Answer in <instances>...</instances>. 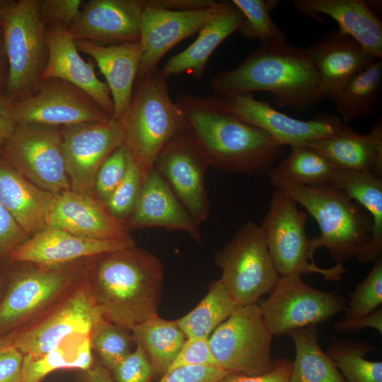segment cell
I'll return each instance as SVG.
<instances>
[{
    "label": "cell",
    "instance_id": "cell-29",
    "mask_svg": "<svg viewBox=\"0 0 382 382\" xmlns=\"http://www.w3.org/2000/svg\"><path fill=\"white\" fill-rule=\"evenodd\" d=\"M337 168L382 177V120L378 118L369 132L343 133L309 142Z\"/></svg>",
    "mask_w": 382,
    "mask_h": 382
},
{
    "label": "cell",
    "instance_id": "cell-35",
    "mask_svg": "<svg viewBox=\"0 0 382 382\" xmlns=\"http://www.w3.org/2000/svg\"><path fill=\"white\" fill-rule=\"evenodd\" d=\"M236 306L222 282L215 280L209 284L202 300L191 311L175 321L187 338H209Z\"/></svg>",
    "mask_w": 382,
    "mask_h": 382
},
{
    "label": "cell",
    "instance_id": "cell-19",
    "mask_svg": "<svg viewBox=\"0 0 382 382\" xmlns=\"http://www.w3.org/2000/svg\"><path fill=\"white\" fill-rule=\"evenodd\" d=\"M142 0H91L68 30L74 40L103 45L139 42Z\"/></svg>",
    "mask_w": 382,
    "mask_h": 382
},
{
    "label": "cell",
    "instance_id": "cell-23",
    "mask_svg": "<svg viewBox=\"0 0 382 382\" xmlns=\"http://www.w3.org/2000/svg\"><path fill=\"white\" fill-rule=\"evenodd\" d=\"M47 62L42 79L55 78L69 82L91 96L111 117L114 103L107 83L97 77L94 65L83 60L68 30L46 28Z\"/></svg>",
    "mask_w": 382,
    "mask_h": 382
},
{
    "label": "cell",
    "instance_id": "cell-25",
    "mask_svg": "<svg viewBox=\"0 0 382 382\" xmlns=\"http://www.w3.org/2000/svg\"><path fill=\"white\" fill-rule=\"evenodd\" d=\"M301 14L323 22L330 16L338 29L355 39L375 58H382V23L364 0H293Z\"/></svg>",
    "mask_w": 382,
    "mask_h": 382
},
{
    "label": "cell",
    "instance_id": "cell-6",
    "mask_svg": "<svg viewBox=\"0 0 382 382\" xmlns=\"http://www.w3.org/2000/svg\"><path fill=\"white\" fill-rule=\"evenodd\" d=\"M40 2L13 1L0 17L8 64L4 92L11 104L35 93L47 65L46 28L40 16Z\"/></svg>",
    "mask_w": 382,
    "mask_h": 382
},
{
    "label": "cell",
    "instance_id": "cell-28",
    "mask_svg": "<svg viewBox=\"0 0 382 382\" xmlns=\"http://www.w3.org/2000/svg\"><path fill=\"white\" fill-rule=\"evenodd\" d=\"M76 44L79 51L93 58L105 76L114 103L112 118L117 120L129 106L138 76L139 42L103 45L77 40Z\"/></svg>",
    "mask_w": 382,
    "mask_h": 382
},
{
    "label": "cell",
    "instance_id": "cell-49",
    "mask_svg": "<svg viewBox=\"0 0 382 382\" xmlns=\"http://www.w3.org/2000/svg\"><path fill=\"white\" fill-rule=\"evenodd\" d=\"M334 328L340 332H357L364 328H371L380 334L382 333V308L378 307L374 311L364 316L351 320L341 319L336 321Z\"/></svg>",
    "mask_w": 382,
    "mask_h": 382
},
{
    "label": "cell",
    "instance_id": "cell-21",
    "mask_svg": "<svg viewBox=\"0 0 382 382\" xmlns=\"http://www.w3.org/2000/svg\"><path fill=\"white\" fill-rule=\"evenodd\" d=\"M306 49L318 73L322 95L328 99L378 59L339 29Z\"/></svg>",
    "mask_w": 382,
    "mask_h": 382
},
{
    "label": "cell",
    "instance_id": "cell-22",
    "mask_svg": "<svg viewBox=\"0 0 382 382\" xmlns=\"http://www.w3.org/2000/svg\"><path fill=\"white\" fill-rule=\"evenodd\" d=\"M47 228L92 239L132 238L123 224L95 196L71 190L56 195L48 216Z\"/></svg>",
    "mask_w": 382,
    "mask_h": 382
},
{
    "label": "cell",
    "instance_id": "cell-30",
    "mask_svg": "<svg viewBox=\"0 0 382 382\" xmlns=\"http://www.w3.org/2000/svg\"><path fill=\"white\" fill-rule=\"evenodd\" d=\"M330 185L346 192L370 215L371 239L356 260L374 262L382 256V177L337 168Z\"/></svg>",
    "mask_w": 382,
    "mask_h": 382
},
{
    "label": "cell",
    "instance_id": "cell-26",
    "mask_svg": "<svg viewBox=\"0 0 382 382\" xmlns=\"http://www.w3.org/2000/svg\"><path fill=\"white\" fill-rule=\"evenodd\" d=\"M244 21L241 11L230 1H220L216 12L199 31L196 40L182 52L172 56L160 70L167 79L187 74L203 78L212 54L229 35L238 31Z\"/></svg>",
    "mask_w": 382,
    "mask_h": 382
},
{
    "label": "cell",
    "instance_id": "cell-24",
    "mask_svg": "<svg viewBox=\"0 0 382 382\" xmlns=\"http://www.w3.org/2000/svg\"><path fill=\"white\" fill-rule=\"evenodd\" d=\"M122 224L128 231L149 227L183 231L202 241L199 225L154 168L144 178L137 204Z\"/></svg>",
    "mask_w": 382,
    "mask_h": 382
},
{
    "label": "cell",
    "instance_id": "cell-12",
    "mask_svg": "<svg viewBox=\"0 0 382 382\" xmlns=\"http://www.w3.org/2000/svg\"><path fill=\"white\" fill-rule=\"evenodd\" d=\"M267 330L279 336L325 322L342 313L345 299L305 283L301 275L279 277L266 299L258 303Z\"/></svg>",
    "mask_w": 382,
    "mask_h": 382
},
{
    "label": "cell",
    "instance_id": "cell-42",
    "mask_svg": "<svg viewBox=\"0 0 382 382\" xmlns=\"http://www.w3.org/2000/svg\"><path fill=\"white\" fill-rule=\"evenodd\" d=\"M131 154L124 144L116 149L99 168L94 185V195L105 204L125 177Z\"/></svg>",
    "mask_w": 382,
    "mask_h": 382
},
{
    "label": "cell",
    "instance_id": "cell-56",
    "mask_svg": "<svg viewBox=\"0 0 382 382\" xmlns=\"http://www.w3.org/2000/svg\"><path fill=\"white\" fill-rule=\"evenodd\" d=\"M12 1L10 0H0V17Z\"/></svg>",
    "mask_w": 382,
    "mask_h": 382
},
{
    "label": "cell",
    "instance_id": "cell-57",
    "mask_svg": "<svg viewBox=\"0 0 382 382\" xmlns=\"http://www.w3.org/2000/svg\"><path fill=\"white\" fill-rule=\"evenodd\" d=\"M1 283H2V277H1V273H0V286L1 285Z\"/></svg>",
    "mask_w": 382,
    "mask_h": 382
},
{
    "label": "cell",
    "instance_id": "cell-10",
    "mask_svg": "<svg viewBox=\"0 0 382 382\" xmlns=\"http://www.w3.org/2000/svg\"><path fill=\"white\" fill-rule=\"evenodd\" d=\"M272 337L257 303L236 306L208 340L220 368L229 373L254 376L267 374L275 366Z\"/></svg>",
    "mask_w": 382,
    "mask_h": 382
},
{
    "label": "cell",
    "instance_id": "cell-51",
    "mask_svg": "<svg viewBox=\"0 0 382 382\" xmlns=\"http://www.w3.org/2000/svg\"><path fill=\"white\" fill-rule=\"evenodd\" d=\"M144 6L172 11H193L208 8L217 1L213 0H142Z\"/></svg>",
    "mask_w": 382,
    "mask_h": 382
},
{
    "label": "cell",
    "instance_id": "cell-40",
    "mask_svg": "<svg viewBox=\"0 0 382 382\" xmlns=\"http://www.w3.org/2000/svg\"><path fill=\"white\" fill-rule=\"evenodd\" d=\"M382 303V256L374 262L366 278L358 283L349 295L343 316L344 320L364 316L374 311Z\"/></svg>",
    "mask_w": 382,
    "mask_h": 382
},
{
    "label": "cell",
    "instance_id": "cell-16",
    "mask_svg": "<svg viewBox=\"0 0 382 382\" xmlns=\"http://www.w3.org/2000/svg\"><path fill=\"white\" fill-rule=\"evenodd\" d=\"M62 151L71 190L94 195L97 173L106 158L124 144L117 120L62 127Z\"/></svg>",
    "mask_w": 382,
    "mask_h": 382
},
{
    "label": "cell",
    "instance_id": "cell-14",
    "mask_svg": "<svg viewBox=\"0 0 382 382\" xmlns=\"http://www.w3.org/2000/svg\"><path fill=\"white\" fill-rule=\"evenodd\" d=\"M209 166L210 160L188 125L165 146L154 167L199 225L207 218L210 209L204 183Z\"/></svg>",
    "mask_w": 382,
    "mask_h": 382
},
{
    "label": "cell",
    "instance_id": "cell-31",
    "mask_svg": "<svg viewBox=\"0 0 382 382\" xmlns=\"http://www.w3.org/2000/svg\"><path fill=\"white\" fill-rule=\"evenodd\" d=\"M381 96L382 62L376 59L329 99L342 121L347 124L375 115L380 109Z\"/></svg>",
    "mask_w": 382,
    "mask_h": 382
},
{
    "label": "cell",
    "instance_id": "cell-27",
    "mask_svg": "<svg viewBox=\"0 0 382 382\" xmlns=\"http://www.w3.org/2000/svg\"><path fill=\"white\" fill-rule=\"evenodd\" d=\"M55 197L0 157V202L29 237L47 228Z\"/></svg>",
    "mask_w": 382,
    "mask_h": 382
},
{
    "label": "cell",
    "instance_id": "cell-8",
    "mask_svg": "<svg viewBox=\"0 0 382 382\" xmlns=\"http://www.w3.org/2000/svg\"><path fill=\"white\" fill-rule=\"evenodd\" d=\"M307 212L278 189L273 191L269 209L260 225L279 277L316 273L328 282H339L347 272L341 262L328 268L318 266L306 231Z\"/></svg>",
    "mask_w": 382,
    "mask_h": 382
},
{
    "label": "cell",
    "instance_id": "cell-47",
    "mask_svg": "<svg viewBox=\"0 0 382 382\" xmlns=\"http://www.w3.org/2000/svg\"><path fill=\"white\" fill-rule=\"evenodd\" d=\"M29 236L0 202V257L10 253Z\"/></svg>",
    "mask_w": 382,
    "mask_h": 382
},
{
    "label": "cell",
    "instance_id": "cell-53",
    "mask_svg": "<svg viewBox=\"0 0 382 382\" xmlns=\"http://www.w3.org/2000/svg\"><path fill=\"white\" fill-rule=\"evenodd\" d=\"M83 371V382H112L111 372L100 361H94L89 369Z\"/></svg>",
    "mask_w": 382,
    "mask_h": 382
},
{
    "label": "cell",
    "instance_id": "cell-44",
    "mask_svg": "<svg viewBox=\"0 0 382 382\" xmlns=\"http://www.w3.org/2000/svg\"><path fill=\"white\" fill-rule=\"evenodd\" d=\"M81 0H43L40 2V16L46 28L69 30L78 16Z\"/></svg>",
    "mask_w": 382,
    "mask_h": 382
},
{
    "label": "cell",
    "instance_id": "cell-34",
    "mask_svg": "<svg viewBox=\"0 0 382 382\" xmlns=\"http://www.w3.org/2000/svg\"><path fill=\"white\" fill-rule=\"evenodd\" d=\"M90 335L68 337L57 348L39 357L23 356V382H40L47 374L61 369L87 370L93 364Z\"/></svg>",
    "mask_w": 382,
    "mask_h": 382
},
{
    "label": "cell",
    "instance_id": "cell-4",
    "mask_svg": "<svg viewBox=\"0 0 382 382\" xmlns=\"http://www.w3.org/2000/svg\"><path fill=\"white\" fill-rule=\"evenodd\" d=\"M274 188L284 192L318 223L320 233L310 238L311 253L325 248L337 262L356 258L371 239L372 220L346 192L331 185L308 187L268 174Z\"/></svg>",
    "mask_w": 382,
    "mask_h": 382
},
{
    "label": "cell",
    "instance_id": "cell-52",
    "mask_svg": "<svg viewBox=\"0 0 382 382\" xmlns=\"http://www.w3.org/2000/svg\"><path fill=\"white\" fill-rule=\"evenodd\" d=\"M2 83L0 80V145L12 134L16 125Z\"/></svg>",
    "mask_w": 382,
    "mask_h": 382
},
{
    "label": "cell",
    "instance_id": "cell-17",
    "mask_svg": "<svg viewBox=\"0 0 382 382\" xmlns=\"http://www.w3.org/2000/svg\"><path fill=\"white\" fill-rule=\"evenodd\" d=\"M224 105L242 122L258 127L284 146H297L330 137L352 129L340 116L321 114L311 120H301L279 112L252 93L218 96Z\"/></svg>",
    "mask_w": 382,
    "mask_h": 382
},
{
    "label": "cell",
    "instance_id": "cell-9",
    "mask_svg": "<svg viewBox=\"0 0 382 382\" xmlns=\"http://www.w3.org/2000/svg\"><path fill=\"white\" fill-rule=\"evenodd\" d=\"M214 262L222 271L219 280L236 306L257 303L279 278L261 228L252 221L216 253Z\"/></svg>",
    "mask_w": 382,
    "mask_h": 382
},
{
    "label": "cell",
    "instance_id": "cell-38",
    "mask_svg": "<svg viewBox=\"0 0 382 382\" xmlns=\"http://www.w3.org/2000/svg\"><path fill=\"white\" fill-rule=\"evenodd\" d=\"M241 11L244 21L238 32L244 37L260 44L286 42L282 30L273 22L270 13L275 8L278 1L232 0Z\"/></svg>",
    "mask_w": 382,
    "mask_h": 382
},
{
    "label": "cell",
    "instance_id": "cell-48",
    "mask_svg": "<svg viewBox=\"0 0 382 382\" xmlns=\"http://www.w3.org/2000/svg\"><path fill=\"white\" fill-rule=\"evenodd\" d=\"M291 369L292 361L278 359L274 369L267 374L251 376L229 373L218 382H289Z\"/></svg>",
    "mask_w": 382,
    "mask_h": 382
},
{
    "label": "cell",
    "instance_id": "cell-54",
    "mask_svg": "<svg viewBox=\"0 0 382 382\" xmlns=\"http://www.w3.org/2000/svg\"><path fill=\"white\" fill-rule=\"evenodd\" d=\"M15 336L16 332L13 331L0 337V354L14 346Z\"/></svg>",
    "mask_w": 382,
    "mask_h": 382
},
{
    "label": "cell",
    "instance_id": "cell-32",
    "mask_svg": "<svg viewBox=\"0 0 382 382\" xmlns=\"http://www.w3.org/2000/svg\"><path fill=\"white\" fill-rule=\"evenodd\" d=\"M287 335L295 347L289 382H347L332 359L320 348L316 325Z\"/></svg>",
    "mask_w": 382,
    "mask_h": 382
},
{
    "label": "cell",
    "instance_id": "cell-13",
    "mask_svg": "<svg viewBox=\"0 0 382 382\" xmlns=\"http://www.w3.org/2000/svg\"><path fill=\"white\" fill-rule=\"evenodd\" d=\"M100 316L82 277L47 311L15 330L14 347L22 356H41L57 348L69 336L90 335Z\"/></svg>",
    "mask_w": 382,
    "mask_h": 382
},
{
    "label": "cell",
    "instance_id": "cell-5",
    "mask_svg": "<svg viewBox=\"0 0 382 382\" xmlns=\"http://www.w3.org/2000/svg\"><path fill=\"white\" fill-rule=\"evenodd\" d=\"M138 77L129 106L117 121L123 132L124 145L139 166L144 180L165 146L189 124L172 100L168 79L160 70Z\"/></svg>",
    "mask_w": 382,
    "mask_h": 382
},
{
    "label": "cell",
    "instance_id": "cell-39",
    "mask_svg": "<svg viewBox=\"0 0 382 382\" xmlns=\"http://www.w3.org/2000/svg\"><path fill=\"white\" fill-rule=\"evenodd\" d=\"M90 342L91 349L98 355L100 362L111 372L131 353L134 340L125 329L100 316L90 332Z\"/></svg>",
    "mask_w": 382,
    "mask_h": 382
},
{
    "label": "cell",
    "instance_id": "cell-46",
    "mask_svg": "<svg viewBox=\"0 0 382 382\" xmlns=\"http://www.w3.org/2000/svg\"><path fill=\"white\" fill-rule=\"evenodd\" d=\"M228 374L216 366H183L167 371L158 382H218Z\"/></svg>",
    "mask_w": 382,
    "mask_h": 382
},
{
    "label": "cell",
    "instance_id": "cell-18",
    "mask_svg": "<svg viewBox=\"0 0 382 382\" xmlns=\"http://www.w3.org/2000/svg\"><path fill=\"white\" fill-rule=\"evenodd\" d=\"M219 4L217 1L208 8L183 11L144 6L140 23L137 76L157 69L162 57L182 40L199 32Z\"/></svg>",
    "mask_w": 382,
    "mask_h": 382
},
{
    "label": "cell",
    "instance_id": "cell-7",
    "mask_svg": "<svg viewBox=\"0 0 382 382\" xmlns=\"http://www.w3.org/2000/svg\"><path fill=\"white\" fill-rule=\"evenodd\" d=\"M87 259L57 266L28 263L13 272L0 301V337L32 323L58 301L81 279Z\"/></svg>",
    "mask_w": 382,
    "mask_h": 382
},
{
    "label": "cell",
    "instance_id": "cell-55",
    "mask_svg": "<svg viewBox=\"0 0 382 382\" xmlns=\"http://www.w3.org/2000/svg\"><path fill=\"white\" fill-rule=\"evenodd\" d=\"M6 61V54L4 52L2 33L0 27V80H2V74L4 71V68L5 65V62Z\"/></svg>",
    "mask_w": 382,
    "mask_h": 382
},
{
    "label": "cell",
    "instance_id": "cell-41",
    "mask_svg": "<svg viewBox=\"0 0 382 382\" xmlns=\"http://www.w3.org/2000/svg\"><path fill=\"white\" fill-rule=\"evenodd\" d=\"M143 182L142 172L131 155L125 177L104 204L108 212L122 224L134 211Z\"/></svg>",
    "mask_w": 382,
    "mask_h": 382
},
{
    "label": "cell",
    "instance_id": "cell-15",
    "mask_svg": "<svg viewBox=\"0 0 382 382\" xmlns=\"http://www.w3.org/2000/svg\"><path fill=\"white\" fill-rule=\"evenodd\" d=\"M16 124L64 127L112 117L86 93L64 80L42 79L34 93L11 104Z\"/></svg>",
    "mask_w": 382,
    "mask_h": 382
},
{
    "label": "cell",
    "instance_id": "cell-20",
    "mask_svg": "<svg viewBox=\"0 0 382 382\" xmlns=\"http://www.w3.org/2000/svg\"><path fill=\"white\" fill-rule=\"evenodd\" d=\"M134 245L133 238L92 239L75 236L62 230L47 228L17 246L7 259L10 263L57 266Z\"/></svg>",
    "mask_w": 382,
    "mask_h": 382
},
{
    "label": "cell",
    "instance_id": "cell-2",
    "mask_svg": "<svg viewBox=\"0 0 382 382\" xmlns=\"http://www.w3.org/2000/svg\"><path fill=\"white\" fill-rule=\"evenodd\" d=\"M211 163L224 171L247 175L268 173L284 154L269 134L246 124L219 97L181 94L175 100Z\"/></svg>",
    "mask_w": 382,
    "mask_h": 382
},
{
    "label": "cell",
    "instance_id": "cell-45",
    "mask_svg": "<svg viewBox=\"0 0 382 382\" xmlns=\"http://www.w3.org/2000/svg\"><path fill=\"white\" fill-rule=\"evenodd\" d=\"M219 366L208 338H187L167 371L183 366Z\"/></svg>",
    "mask_w": 382,
    "mask_h": 382
},
{
    "label": "cell",
    "instance_id": "cell-33",
    "mask_svg": "<svg viewBox=\"0 0 382 382\" xmlns=\"http://www.w3.org/2000/svg\"><path fill=\"white\" fill-rule=\"evenodd\" d=\"M135 344L139 345L156 374L161 376L170 368L187 339L175 320H168L156 315L132 330Z\"/></svg>",
    "mask_w": 382,
    "mask_h": 382
},
{
    "label": "cell",
    "instance_id": "cell-11",
    "mask_svg": "<svg viewBox=\"0 0 382 382\" xmlns=\"http://www.w3.org/2000/svg\"><path fill=\"white\" fill-rule=\"evenodd\" d=\"M57 127L16 124L1 144L5 160L33 184L54 195L71 190Z\"/></svg>",
    "mask_w": 382,
    "mask_h": 382
},
{
    "label": "cell",
    "instance_id": "cell-1",
    "mask_svg": "<svg viewBox=\"0 0 382 382\" xmlns=\"http://www.w3.org/2000/svg\"><path fill=\"white\" fill-rule=\"evenodd\" d=\"M83 279L100 315L125 330L158 315L164 268L144 249L134 245L88 258Z\"/></svg>",
    "mask_w": 382,
    "mask_h": 382
},
{
    "label": "cell",
    "instance_id": "cell-3",
    "mask_svg": "<svg viewBox=\"0 0 382 382\" xmlns=\"http://www.w3.org/2000/svg\"><path fill=\"white\" fill-rule=\"evenodd\" d=\"M210 84L226 96L267 91L279 107L296 111H307L325 99L306 49L286 42L260 44L236 68L219 71Z\"/></svg>",
    "mask_w": 382,
    "mask_h": 382
},
{
    "label": "cell",
    "instance_id": "cell-50",
    "mask_svg": "<svg viewBox=\"0 0 382 382\" xmlns=\"http://www.w3.org/2000/svg\"><path fill=\"white\" fill-rule=\"evenodd\" d=\"M23 356L13 347L0 354V382H23L21 368Z\"/></svg>",
    "mask_w": 382,
    "mask_h": 382
},
{
    "label": "cell",
    "instance_id": "cell-37",
    "mask_svg": "<svg viewBox=\"0 0 382 382\" xmlns=\"http://www.w3.org/2000/svg\"><path fill=\"white\" fill-rule=\"evenodd\" d=\"M374 350L375 346L366 340L335 338L325 352L347 382H382V362L365 359Z\"/></svg>",
    "mask_w": 382,
    "mask_h": 382
},
{
    "label": "cell",
    "instance_id": "cell-43",
    "mask_svg": "<svg viewBox=\"0 0 382 382\" xmlns=\"http://www.w3.org/2000/svg\"><path fill=\"white\" fill-rule=\"evenodd\" d=\"M155 374L154 366L138 344L111 371L112 382H151Z\"/></svg>",
    "mask_w": 382,
    "mask_h": 382
},
{
    "label": "cell",
    "instance_id": "cell-36",
    "mask_svg": "<svg viewBox=\"0 0 382 382\" xmlns=\"http://www.w3.org/2000/svg\"><path fill=\"white\" fill-rule=\"evenodd\" d=\"M337 167L317 149L291 147L290 154L273 167L272 174L308 187L330 185Z\"/></svg>",
    "mask_w": 382,
    "mask_h": 382
}]
</instances>
